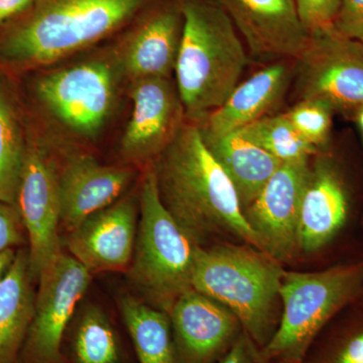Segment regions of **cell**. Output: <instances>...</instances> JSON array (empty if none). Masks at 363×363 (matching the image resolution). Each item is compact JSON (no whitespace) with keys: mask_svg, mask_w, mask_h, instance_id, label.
Segmentation results:
<instances>
[{"mask_svg":"<svg viewBox=\"0 0 363 363\" xmlns=\"http://www.w3.org/2000/svg\"><path fill=\"white\" fill-rule=\"evenodd\" d=\"M152 164L162 205L197 245L229 238L260 250L233 182L208 150L198 124L186 121Z\"/></svg>","mask_w":363,"mask_h":363,"instance_id":"obj_1","label":"cell"},{"mask_svg":"<svg viewBox=\"0 0 363 363\" xmlns=\"http://www.w3.org/2000/svg\"><path fill=\"white\" fill-rule=\"evenodd\" d=\"M175 73L186 121L200 123L238 87L248 57L233 21L214 0H181Z\"/></svg>","mask_w":363,"mask_h":363,"instance_id":"obj_2","label":"cell"},{"mask_svg":"<svg viewBox=\"0 0 363 363\" xmlns=\"http://www.w3.org/2000/svg\"><path fill=\"white\" fill-rule=\"evenodd\" d=\"M149 0H35L0 39L9 68L50 65L111 35Z\"/></svg>","mask_w":363,"mask_h":363,"instance_id":"obj_3","label":"cell"},{"mask_svg":"<svg viewBox=\"0 0 363 363\" xmlns=\"http://www.w3.org/2000/svg\"><path fill=\"white\" fill-rule=\"evenodd\" d=\"M284 272L260 250L233 245L199 247L192 288L230 310L264 350L278 329L276 307Z\"/></svg>","mask_w":363,"mask_h":363,"instance_id":"obj_4","label":"cell"},{"mask_svg":"<svg viewBox=\"0 0 363 363\" xmlns=\"http://www.w3.org/2000/svg\"><path fill=\"white\" fill-rule=\"evenodd\" d=\"M140 223L128 277L147 304L167 313L193 290L197 245L160 199L156 174L147 166L140 188Z\"/></svg>","mask_w":363,"mask_h":363,"instance_id":"obj_5","label":"cell"},{"mask_svg":"<svg viewBox=\"0 0 363 363\" xmlns=\"http://www.w3.org/2000/svg\"><path fill=\"white\" fill-rule=\"evenodd\" d=\"M363 285V264L317 272H284L278 329L262 354L271 363H302L313 341Z\"/></svg>","mask_w":363,"mask_h":363,"instance_id":"obj_6","label":"cell"},{"mask_svg":"<svg viewBox=\"0 0 363 363\" xmlns=\"http://www.w3.org/2000/svg\"><path fill=\"white\" fill-rule=\"evenodd\" d=\"M298 101L312 100L333 114L357 121L363 108V44L335 30L310 35L294 61Z\"/></svg>","mask_w":363,"mask_h":363,"instance_id":"obj_7","label":"cell"},{"mask_svg":"<svg viewBox=\"0 0 363 363\" xmlns=\"http://www.w3.org/2000/svg\"><path fill=\"white\" fill-rule=\"evenodd\" d=\"M43 107L64 128L90 140L99 135L116 102V74L102 60L45 74L35 85Z\"/></svg>","mask_w":363,"mask_h":363,"instance_id":"obj_8","label":"cell"},{"mask_svg":"<svg viewBox=\"0 0 363 363\" xmlns=\"http://www.w3.org/2000/svg\"><path fill=\"white\" fill-rule=\"evenodd\" d=\"M32 323L18 363H66L64 337L78 303L91 283V272L62 252L39 279Z\"/></svg>","mask_w":363,"mask_h":363,"instance_id":"obj_9","label":"cell"},{"mask_svg":"<svg viewBox=\"0 0 363 363\" xmlns=\"http://www.w3.org/2000/svg\"><path fill=\"white\" fill-rule=\"evenodd\" d=\"M59 173L49 150L39 140L28 138L16 206L25 226L28 262L35 283L63 252L58 233Z\"/></svg>","mask_w":363,"mask_h":363,"instance_id":"obj_10","label":"cell"},{"mask_svg":"<svg viewBox=\"0 0 363 363\" xmlns=\"http://www.w3.org/2000/svg\"><path fill=\"white\" fill-rule=\"evenodd\" d=\"M309 160L283 162L243 212L260 250L277 262L290 260L298 250L301 206L311 169Z\"/></svg>","mask_w":363,"mask_h":363,"instance_id":"obj_11","label":"cell"},{"mask_svg":"<svg viewBox=\"0 0 363 363\" xmlns=\"http://www.w3.org/2000/svg\"><path fill=\"white\" fill-rule=\"evenodd\" d=\"M228 14L257 61H295L305 49V30L294 0H214Z\"/></svg>","mask_w":363,"mask_h":363,"instance_id":"obj_12","label":"cell"},{"mask_svg":"<svg viewBox=\"0 0 363 363\" xmlns=\"http://www.w3.org/2000/svg\"><path fill=\"white\" fill-rule=\"evenodd\" d=\"M169 317L180 363H219L243 332L230 310L194 289L177 300Z\"/></svg>","mask_w":363,"mask_h":363,"instance_id":"obj_13","label":"cell"},{"mask_svg":"<svg viewBox=\"0 0 363 363\" xmlns=\"http://www.w3.org/2000/svg\"><path fill=\"white\" fill-rule=\"evenodd\" d=\"M131 100L121 154L130 161H154L186 121L178 91L169 77L140 79L133 82Z\"/></svg>","mask_w":363,"mask_h":363,"instance_id":"obj_14","label":"cell"},{"mask_svg":"<svg viewBox=\"0 0 363 363\" xmlns=\"http://www.w3.org/2000/svg\"><path fill=\"white\" fill-rule=\"evenodd\" d=\"M138 208L133 197L117 200L83 221L69 234L72 257L93 272L130 269L138 233Z\"/></svg>","mask_w":363,"mask_h":363,"instance_id":"obj_15","label":"cell"},{"mask_svg":"<svg viewBox=\"0 0 363 363\" xmlns=\"http://www.w3.org/2000/svg\"><path fill=\"white\" fill-rule=\"evenodd\" d=\"M350 206V187L338 162L329 154L319 155L301 206L298 250L314 253L326 247L347 222Z\"/></svg>","mask_w":363,"mask_h":363,"instance_id":"obj_16","label":"cell"},{"mask_svg":"<svg viewBox=\"0 0 363 363\" xmlns=\"http://www.w3.org/2000/svg\"><path fill=\"white\" fill-rule=\"evenodd\" d=\"M128 167L100 164L88 155H72L59 173L61 223L69 233L119 199L133 181Z\"/></svg>","mask_w":363,"mask_h":363,"instance_id":"obj_17","label":"cell"},{"mask_svg":"<svg viewBox=\"0 0 363 363\" xmlns=\"http://www.w3.org/2000/svg\"><path fill=\"white\" fill-rule=\"evenodd\" d=\"M291 60L276 62L238 84L224 102L201 123L203 138L236 133L272 111L285 95L294 75Z\"/></svg>","mask_w":363,"mask_h":363,"instance_id":"obj_18","label":"cell"},{"mask_svg":"<svg viewBox=\"0 0 363 363\" xmlns=\"http://www.w3.org/2000/svg\"><path fill=\"white\" fill-rule=\"evenodd\" d=\"M182 28L180 4L152 11L124 45L121 70L133 82L145 78L169 77L175 70Z\"/></svg>","mask_w":363,"mask_h":363,"instance_id":"obj_19","label":"cell"},{"mask_svg":"<svg viewBox=\"0 0 363 363\" xmlns=\"http://www.w3.org/2000/svg\"><path fill=\"white\" fill-rule=\"evenodd\" d=\"M28 248H18L0 281V363H18L35 312Z\"/></svg>","mask_w":363,"mask_h":363,"instance_id":"obj_20","label":"cell"},{"mask_svg":"<svg viewBox=\"0 0 363 363\" xmlns=\"http://www.w3.org/2000/svg\"><path fill=\"white\" fill-rule=\"evenodd\" d=\"M203 140L233 182L243 212L259 197L271 177L283 164L236 133Z\"/></svg>","mask_w":363,"mask_h":363,"instance_id":"obj_21","label":"cell"},{"mask_svg":"<svg viewBox=\"0 0 363 363\" xmlns=\"http://www.w3.org/2000/svg\"><path fill=\"white\" fill-rule=\"evenodd\" d=\"M119 309L138 363H180L167 313L133 296H121Z\"/></svg>","mask_w":363,"mask_h":363,"instance_id":"obj_22","label":"cell"},{"mask_svg":"<svg viewBox=\"0 0 363 363\" xmlns=\"http://www.w3.org/2000/svg\"><path fill=\"white\" fill-rule=\"evenodd\" d=\"M64 341L66 363H125L121 335L99 308L86 309L74 328L67 329Z\"/></svg>","mask_w":363,"mask_h":363,"instance_id":"obj_23","label":"cell"},{"mask_svg":"<svg viewBox=\"0 0 363 363\" xmlns=\"http://www.w3.org/2000/svg\"><path fill=\"white\" fill-rule=\"evenodd\" d=\"M28 140L16 100L6 83L0 80V202L16 204Z\"/></svg>","mask_w":363,"mask_h":363,"instance_id":"obj_24","label":"cell"},{"mask_svg":"<svg viewBox=\"0 0 363 363\" xmlns=\"http://www.w3.org/2000/svg\"><path fill=\"white\" fill-rule=\"evenodd\" d=\"M236 133L283 162L310 159L322 152L296 130L286 113L262 117Z\"/></svg>","mask_w":363,"mask_h":363,"instance_id":"obj_25","label":"cell"},{"mask_svg":"<svg viewBox=\"0 0 363 363\" xmlns=\"http://www.w3.org/2000/svg\"><path fill=\"white\" fill-rule=\"evenodd\" d=\"M286 114L306 140L321 150L327 147L333 116L328 107L312 100H302Z\"/></svg>","mask_w":363,"mask_h":363,"instance_id":"obj_26","label":"cell"},{"mask_svg":"<svg viewBox=\"0 0 363 363\" xmlns=\"http://www.w3.org/2000/svg\"><path fill=\"white\" fill-rule=\"evenodd\" d=\"M302 363H363V326L334 338Z\"/></svg>","mask_w":363,"mask_h":363,"instance_id":"obj_27","label":"cell"},{"mask_svg":"<svg viewBox=\"0 0 363 363\" xmlns=\"http://www.w3.org/2000/svg\"><path fill=\"white\" fill-rule=\"evenodd\" d=\"M301 23L310 35L333 30L342 0H294Z\"/></svg>","mask_w":363,"mask_h":363,"instance_id":"obj_28","label":"cell"},{"mask_svg":"<svg viewBox=\"0 0 363 363\" xmlns=\"http://www.w3.org/2000/svg\"><path fill=\"white\" fill-rule=\"evenodd\" d=\"M28 243L25 226L16 205L0 202V252Z\"/></svg>","mask_w":363,"mask_h":363,"instance_id":"obj_29","label":"cell"},{"mask_svg":"<svg viewBox=\"0 0 363 363\" xmlns=\"http://www.w3.org/2000/svg\"><path fill=\"white\" fill-rule=\"evenodd\" d=\"M334 30L345 37L359 40L363 33V0H342Z\"/></svg>","mask_w":363,"mask_h":363,"instance_id":"obj_30","label":"cell"},{"mask_svg":"<svg viewBox=\"0 0 363 363\" xmlns=\"http://www.w3.org/2000/svg\"><path fill=\"white\" fill-rule=\"evenodd\" d=\"M219 363H271L262 354V351L245 331L238 339L231 350Z\"/></svg>","mask_w":363,"mask_h":363,"instance_id":"obj_31","label":"cell"},{"mask_svg":"<svg viewBox=\"0 0 363 363\" xmlns=\"http://www.w3.org/2000/svg\"><path fill=\"white\" fill-rule=\"evenodd\" d=\"M35 0H0V26L20 16Z\"/></svg>","mask_w":363,"mask_h":363,"instance_id":"obj_32","label":"cell"},{"mask_svg":"<svg viewBox=\"0 0 363 363\" xmlns=\"http://www.w3.org/2000/svg\"><path fill=\"white\" fill-rule=\"evenodd\" d=\"M18 250L11 248V250H4V252H0V281H1V279L6 276L7 269H9L11 264H13Z\"/></svg>","mask_w":363,"mask_h":363,"instance_id":"obj_33","label":"cell"},{"mask_svg":"<svg viewBox=\"0 0 363 363\" xmlns=\"http://www.w3.org/2000/svg\"><path fill=\"white\" fill-rule=\"evenodd\" d=\"M357 121L359 124L360 128L363 130V108L359 111L357 117Z\"/></svg>","mask_w":363,"mask_h":363,"instance_id":"obj_34","label":"cell"},{"mask_svg":"<svg viewBox=\"0 0 363 363\" xmlns=\"http://www.w3.org/2000/svg\"><path fill=\"white\" fill-rule=\"evenodd\" d=\"M359 40H362V44H363V33H362V35H360Z\"/></svg>","mask_w":363,"mask_h":363,"instance_id":"obj_35","label":"cell"}]
</instances>
